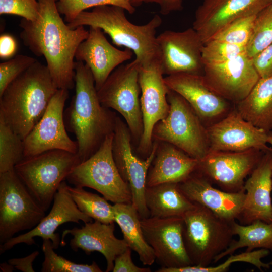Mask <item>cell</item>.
<instances>
[{
	"mask_svg": "<svg viewBox=\"0 0 272 272\" xmlns=\"http://www.w3.org/2000/svg\"><path fill=\"white\" fill-rule=\"evenodd\" d=\"M57 0H38L39 16L35 21L22 18L20 37L36 55L43 56L58 89L75 86V55L89 34L84 26L70 28L60 16Z\"/></svg>",
	"mask_w": 272,
	"mask_h": 272,
	"instance_id": "cell-1",
	"label": "cell"
},
{
	"mask_svg": "<svg viewBox=\"0 0 272 272\" xmlns=\"http://www.w3.org/2000/svg\"><path fill=\"white\" fill-rule=\"evenodd\" d=\"M74 70L75 94L64 112V120L66 128L76 137L81 163L114 132L117 116L101 103L89 67L77 61Z\"/></svg>",
	"mask_w": 272,
	"mask_h": 272,
	"instance_id": "cell-2",
	"label": "cell"
},
{
	"mask_svg": "<svg viewBox=\"0 0 272 272\" xmlns=\"http://www.w3.org/2000/svg\"><path fill=\"white\" fill-rule=\"evenodd\" d=\"M58 89L47 66L37 60L0 96V116L24 140L41 119Z\"/></svg>",
	"mask_w": 272,
	"mask_h": 272,
	"instance_id": "cell-3",
	"label": "cell"
},
{
	"mask_svg": "<svg viewBox=\"0 0 272 272\" xmlns=\"http://www.w3.org/2000/svg\"><path fill=\"white\" fill-rule=\"evenodd\" d=\"M125 12L115 6H97L90 11H82L67 24L72 29L85 26L100 28L114 45L132 51L141 65L159 58L156 32L162 22L160 16L155 15L146 24L138 25L128 20Z\"/></svg>",
	"mask_w": 272,
	"mask_h": 272,
	"instance_id": "cell-4",
	"label": "cell"
},
{
	"mask_svg": "<svg viewBox=\"0 0 272 272\" xmlns=\"http://www.w3.org/2000/svg\"><path fill=\"white\" fill-rule=\"evenodd\" d=\"M80 163L77 153L56 149L24 158L14 170L37 202L46 211L61 183Z\"/></svg>",
	"mask_w": 272,
	"mask_h": 272,
	"instance_id": "cell-5",
	"label": "cell"
},
{
	"mask_svg": "<svg viewBox=\"0 0 272 272\" xmlns=\"http://www.w3.org/2000/svg\"><path fill=\"white\" fill-rule=\"evenodd\" d=\"M182 217L184 244L192 265L209 266L233 240V222L220 218L203 206L195 204Z\"/></svg>",
	"mask_w": 272,
	"mask_h": 272,
	"instance_id": "cell-6",
	"label": "cell"
},
{
	"mask_svg": "<svg viewBox=\"0 0 272 272\" xmlns=\"http://www.w3.org/2000/svg\"><path fill=\"white\" fill-rule=\"evenodd\" d=\"M167 116L154 126L153 140L171 144L199 161L209 152V142L201 120L189 103L170 89Z\"/></svg>",
	"mask_w": 272,
	"mask_h": 272,
	"instance_id": "cell-7",
	"label": "cell"
},
{
	"mask_svg": "<svg viewBox=\"0 0 272 272\" xmlns=\"http://www.w3.org/2000/svg\"><path fill=\"white\" fill-rule=\"evenodd\" d=\"M113 135L114 132L107 136L97 151L77 166L66 179L75 186L96 190L114 203L131 204L130 188L121 177L114 160Z\"/></svg>",
	"mask_w": 272,
	"mask_h": 272,
	"instance_id": "cell-8",
	"label": "cell"
},
{
	"mask_svg": "<svg viewBox=\"0 0 272 272\" xmlns=\"http://www.w3.org/2000/svg\"><path fill=\"white\" fill-rule=\"evenodd\" d=\"M140 66L135 60L121 64L97 90L102 105L114 110L123 117L130 131L132 142L137 145L143 132L139 79Z\"/></svg>",
	"mask_w": 272,
	"mask_h": 272,
	"instance_id": "cell-9",
	"label": "cell"
},
{
	"mask_svg": "<svg viewBox=\"0 0 272 272\" xmlns=\"http://www.w3.org/2000/svg\"><path fill=\"white\" fill-rule=\"evenodd\" d=\"M15 172L0 173V245L24 230H31L45 216Z\"/></svg>",
	"mask_w": 272,
	"mask_h": 272,
	"instance_id": "cell-10",
	"label": "cell"
},
{
	"mask_svg": "<svg viewBox=\"0 0 272 272\" xmlns=\"http://www.w3.org/2000/svg\"><path fill=\"white\" fill-rule=\"evenodd\" d=\"M132 142L127 124L117 116L112 142L114 160L121 177L130 188L131 205L141 218H147L150 216L145 198L147 176L159 141H153L152 151L146 159L135 154Z\"/></svg>",
	"mask_w": 272,
	"mask_h": 272,
	"instance_id": "cell-11",
	"label": "cell"
},
{
	"mask_svg": "<svg viewBox=\"0 0 272 272\" xmlns=\"http://www.w3.org/2000/svg\"><path fill=\"white\" fill-rule=\"evenodd\" d=\"M164 75L159 58L148 64L141 65L140 68L143 132L137 152L143 159H146L152 151L154 126L167 116L169 110L167 95L170 89L165 82Z\"/></svg>",
	"mask_w": 272,
	"mask_h": 272,
	"instance_id": "cell-12",
	"label": "cell"
},
{
	"mask_svg": "<svg viewBox=\"0 0 272 272\" xmlns=\"http://www.w3.org/2000/svg\"><path fill=\"white\" fill-rule=\"evenodd\" d=\"M266 152L256 149L238 152H210L199 161L195 171L223 191L238 192L244 189L245 179L250 175Z\"/></svg>",
	"mask_w": 272,
	"mask_h": 272,
	"instance_id": "cell-13",
	"label": "cell"
},
{
	"mask_svg": "<svg viewBox=\"0 0 272 272\" xmlns=\"http://www.w3.org/2000/svg\"><path fill=\"white\" fill-rule=\"evenodd\" d=\"M68 97V89L57 90L41 119L23 140L24 158L56 149L77 153V142L67 134L64 120Z\"/></svg>",
	"mask_w": 272,
	"mask_h": 272,
	"instance_id": "cell-14",
	"label": "cell"
},
{
	"mask_svg": "<svg viewBox=\"0 0 272 272\" xmlns=\"http://www.w3.org/2000/svg\"><path fill=\"white\" fill-rule=\"evenodd\" d=\"M202 75L212 90L236 104L249 94L260 78L246 52L222 63L205 64Z\"/></svg>",
	"mask_w": 272,
	"mask_h": 272,
	"instance_id": "cell-15",
	"label": "cell"
},
{
	"mask_svg": "<svg viewBox=\"0 0 272 272\" xmlns=\"http://www.w3.org/2000/svg\"><path fill=\"white\" fill-rule=\"evenodd\" d=\"M144 235L161 267L192 265L184 246L182 217L141 218Z\"/></svg>",
	"mask_w": 272,
	"mask_h": 272,
	"instance_id": "cell-16",
	"label": "cell"
},
{
	"mask_svg": "<svg viewBox=\"0 0 272 272\" xmlns=\"http://www.w3.org/2000/svg\"><path fill=\"white\" fill-rule=\"evenodd\" d=\"M157 41L164 74H203V44L193 28L182 31L166 30L157 36Z\"/></svg>",
	"mask_w": 272,
	"mask_h": 272,
	"instance_id": "cell-17",
	"label": "cell"
},
{
	"mask_svg": "<svg viewBox=\"0 0 272 272\" xmlns=\"http://www.w3.org/2000/svg\"><path fill=\"white\" fill-rule=\"evenodd\" d=\"M209 152L243 151L256 149L272 151L267 145L268 132L233 111L207 128Z\"/></svg>",
	"mask_w": 272,
	"mask_h": 272,
	"instance_id": "cell-18",
	"label": "cell"
},
{
	"mask_svg": "<svg viewBox=\"0 0 272 272\" xmlns=\"http://www.w3.org/2000/svg\"><path fill=\"white\" fill-rule=\"evenodd\" d=\"M66 182L63 181L54 197L53 205L49 213L39 224L27 232L13 237L0 245V254L11 249L17 244L24 243L27 245L35 244L34 238L39 237L42 239L52 241L54 249L60 243L59 234L55 231L61 225L68 222L84 223L92 221V219L82 212L71 197Z\"/></svg>",
	"mask_w": 272,
	"mask_h": 272,
	"instance_id": "cell-19",
	"label": "cell"
},
{
	"mask_svg": "<svg viewBox=\"0 0 272 272\" xmlns=\"http://www.w3.org/2000/svg\"><path fill=\"white\" fill-rule=\"evenodd\" d=\"M272 0H203L197 8L192 28L203 44L239 18L257 15Z\"/></svg>",
	"mask_w": 272,
	"mask_h": 272,
	"instance_id": "cell-20",
	"label": "cell"
},
{
	"mask_svg": "<svg viewBox=\"0 0 272 272\" xmlns=\"http://www.w3.org/2000/svg\"><path fill=\"white\" fill-rule=\"evenodd\" d=\"M89 27L88 36L79 45L75 58L85 62L98 90L116 67L132 58L133 52L128 48H117L109 42L100 28Z\"/></svg>",
	"mask_w": 272,
	"mask_h": 272,
	"instance_id": "cell-21",
	"label": "cell"
},
{
	"mask_svg": "<svg viewBox=\"0 0 272 272\" xmlns=\"http://www.w3.org/2000/svg\"><path fill=\"white\" fill-rule=\"evenodd\" d=\"M178 185L183 194L193 203L206 208L226 221L233 222L238 220L245 197L244 189L229 192L216 188L196 171Z\"/></svg>",
	"mask_w": 272,
	"mask_h": 272,
	"instance_id": "cell-22",
	"label": "cell"
},
{
	"mask_svg": "<svg viewBox=\"0 0 272 272\" xmlns=\"http://www.w3.org/2000/svg\"><path fill=\"white\" fill-rule=\"evenodd\" d=\"M245 197L238 220L243 225L256 220L272 223V151L266 152L245 181Z\"/></svg>",
	"mask_w": 272,
	"mask_h": 272,
	"instance_id": "cell-23",
	"label": "cell"
},
{
	"mask_svg": "<svg viewBox=\"0 0 272 272\" xmlns=\"http://www.w3.org/2000/svg\"><path fill=\"white\" fill-rule=\"evenodd\" d=\"M168 87L182 96L201 120L214 119L228 110L227 100L212 90L202 74L178 73L164 77Z\"/></svg>",
	"mask_w": 272,
	"mask_h": 272,
	"instance_id": "cell-24",
	"label": "cell"
},
{
	"mask_svg": "<svg viewBox=\"0 0 272 272\" xmlns=\"http://www.w3.org/2000/svg\"><path fill=\"white\" fill-rule=\"evenodd\" d=\"M114 230V222L106 224L95 220L85 223L80 228L64 230L62 239L63 241L66 235L70 234L73 238L70 246L73 251L80 249L88 255L94 251L101 253L106 261V271H112L116 257L128 247L123 239L115 237Z\"/></svg>",
	"mask_w": 272,
	"mask_h": 272,
	"instance_id": "cell-25",
	"label": "cell"
},
{
	"mask_svg": "<svg viewBox=\"0 0 272 272\" xmlns=\"http://www.w3.org/2000/svg\"><path fill=\"white\" fill-rule=\"evenodd\" d=\"M198 163V160L176 146L159 142L148 170L147 186L164 183H180L196 170Z\"/></svg>",
	"mask_w": 272,
	"mask_h": 272,
	"instance_id": "cell-26",
	"label": "cell"
},
{
	"mask_svg": "<svg viewBox=\"0 0 272 272\" xmlns=\"http://www.w3.org/2000/svg\"><path fill=\"white\" fill-rule=\"evenodd\" d=\"M149 217H182L195 207L181 191L178 183H164L147 186L145 193Z\"/></svg>",
	"mask_w": 272,
	"mask_h": 272,
	"instance_id": "cell-27",
	"label": "cell"
},
{
	"mask_svg": "<svg viewBox=\"0 0 272 272\" xmlns=\"http://www.w3.org/2000/svg\"><path fill=\"white\" fill-rule=\"evenodd\" d=\"M113 206L115 222L120 228L128 246L138 254L144 265H152L156 257L144 235L138 211L131 203H116Z\"/></svg>",
	"mask_w": 272,
	"mask_h": 272,
	"instance_id": "cell-28",
	"label": "cell"
},
{
	"mask_svg": "<svg viewBox=\"0 0 272 272\" xmlns=\"http://www.w3.org/2000/svg\"><path fill=\"white\" fill-rule=\"evenodd\" d=\"M237 104L246 120L267 132L272 130V76L260 78L249 94Z\"/></svg>",
	"mask_w": 272,
	"mask_h": 272,
	"instance_id": "cell-29",
	"label": "cell"
},
{
	"mask_svg": "<svg viewBox=\"0 0 272 272\" xmlns=\"http://www.w3.org/2000/svg\"><path fill=\"white\" fill-rule=\"evenodd\" d=\"M232 230L234 235L238 236V240H233L228 248L215 258L213 263L244 247L247 248V252L257 248L272 250V223L256 220L249 224L243 225L234 221Z\"/></svg>",
	"mask_w": 272,
	"mask_h": 272,
	"instance_id": "cell-30",
	"label": "cell"
},
{
	"mask_svg": "<svg viewBox=\"0 0 272 272\" xmlns=\"http://www.w3.org/2000/svg\"><path fill=\"white\" fill-rule=\"evenodd\" d=\"M67 190L82 212L92 219L103 223L115 222L113 206L103 196L88 192L81 187L67 186Z\"/></svg>",
	"mask_w": 272,
	"mask_h": 272,
	"instance_id": "cell-31",
	"label": "cell"
},
{
	"mask_svg": "<svg viewBox=\"0 0 272 272\" xmlns=\"http://www.w3.org/2000/svg\"><path fill=\"white\" fill-rule=\"evenodd\" d=\"M24 158L23 140L0 116V173L14 169Z\"/></svg>",
	"mask_w": 272,
	"mask_h": 272,
	"instance_id": "cell-32",
	"label": "cell"
},
{
	"mask_svg": "<svg viewBox=\"0 0 272 272\" xmlns=\"http://www.w3.org/2000/svg\"><path fill=\"white\" fill-rule=\"evenodd\" d=\"M269 254V250L261 248L250 252L245 251L237 255L231 254L223 262L216 266H201L191 265L178 268L163 267V272H224L228 270L232 264L238 262H246L253 265L260 271L262 269H268L272 265V262L264 263L262 259Z\"/></svg>",
	"mask_w": 272,
	"mask_h": 272,
	"instance_id": "cell-33",
	"label": "cell"
},
{
	"mask_svg": "<svg viewBox=\"0 0 272 272\" xmlns=\"http://www.w3.org/2000/svg\"><path fill=\"white\" fill-rule=\"evenodd\" d=\"M271 43L272 3L256 15L246 53L252 58Z\"/></svg>",
	"mask_w": 272,
	"mask_h": 272,
	"instance_id": "cell-34",
	"label": "cell"
},
{
	"mask_svg": "<svg viewBox=\"0 0 272 272\" xmlns=\"http://www.w3.org/2000/svg\"><path fill=\"white\" fill-rule=\"evenodd\" d=\"M42 249L44 260L42 264V272H102L96 262L91 264H78L58 255L54 251L52 241L43 239Z\"/></svg>",
	"mask_w": 272,
	"mask_h": 272,
	"instance_id": "cell-35",
	"label": "cell"
},
{
	"mask_svg": "<svg viewBox=\"0 0 272 272\" xmlns=\"http://www.w3.org/2000/svg\"><path fill=\"white\" fill-rule=\"evenodd\" d=\"M56 5L59 12L64 16L67 23L73 21L82 11L99 6H118L130 14L135 11L130 0H57Z\"/></svg>",
	"mask_w": 272,
	"mask_h": 272,
	"instance_id": "cell-36",
	"label": "cell"
},
{
	"mask_svg": "<svg viewBox=\"0 0 272 272\" xmlns=\"http://www.w3.org/2000/svg\"><path fill=\"white\" fill-rule=\"evenodd\" d=\"M257 15L247 16L234 20L221 29L211 39L246 47L251 38Z\"/></svg>",
	"mask_w": 272,
	"mask_h": 272,
	"instance_id": "cell-37",
	"label": "cell"
},
{
	"mask_svg": "<svg viewBox=\"0 0 272 272\" xmlns=\"http://www.w3.org/2000/svg\"><path fill=\"white\" fill-rule=\"evenodd\" d=\"M246 47L211 39L203 44L201 51L203 64L222 63L245 52Z\"/></svg>",
	"mask_w": 272,
	"mask_h": 272,
	"instance_id": "cell-38",
	"label": "cell"
},
{
	"mask_svg": "<svg viewBox=\"0 0 272 272\" xmlns=\"http://www.w3.org/2000/svg\"><path fill=\"white\" fill-rule=\"evenodd\" d=\"M36 61L32 57L17 55L12 59L1 63L0 96L11 83Z\"/></svg>",
	"mask_w": 272,
	"mask_h": 272,
	"instance_id": "cell-39",
	"label": "cell"
},
{
	"mask_svg": "<svg viewBox=\"0 0 272 272\" xmlns=\"http://www.w3.org/2000/svg\"><path fill=\"white\" fill-rule=\"evenodd\" d=\"M0 14L17 15L30 21L39 16L38 0H0Z\"/></svg>",
	"mask_w": 272,
	"mask_h": 272,
	"instance_id": "cell-40",
	"label": "cell"
},
{
	"mask_svg": "<svg viewBox=\"0 0 272 272\" xmlns=\"http://www.w3.org/2000/svg\"><path fill=\"white\" fill-rule=\"evenodd\" d=\"M260 78L272 76V43L252 58Z\"/></svg>",
	"mask_w": 272,
	"mask_h": 272,
	"instance_id": "cell-41",
	"label": "cell"
},
{
	"mask_svg": "<svg viewBox=\"0 0 272 272\" xmlns=\"http://www.w3.org/2000/svg\"><path fill=\"white\" fill-rule=\"evenodd\" d=\"M132 250L128 247L124 252L118 255L114 262L113 272H151L149 267H140L133 262Z\"/></svg>",
	"mask_w": 272,
	"mask_h": 272,
	"instance_id": "cell-42",
	"label": "cell"
},
{
	"mask_svg": "<svg viewBox=\"0 0 272 272\" xmlns=\"http://www.w3.org/2000/svg\"><path fill=\"white\" fill-rule=\"evenodd\" d=\"M184 0H130L134 7L144 3H156L160 7V12L162 15H167L171 13L181 11L183 8Z\"/></svg>",
	"mask_w": 272,
	"mask_h": 272,
	"instance_id": "cell-43",
	"label": "cell"
},
{
	"mask_svg": "<svg viewBox=\"0 0 272 272\" xmlns=\"http://www.w3.org/2000/svg\"><path fill=\"white\" fill-rule=\"evenodd\" d=\"M39 254L38 251H35L28 256L23 258H15L8 260V262L17 270L22 272H34L33 262Z\"/></svg>",
	"mask_w": 272,
	"mask_h": 272,
	"instance_id": "cell-44",
	"label": "cell"
},
{
	"mask_svg": "<svg viewBox=\"0 0 272 272\" xmlns=\"http://www.w3.org/2000/svg\"><path fill=\"white\" fill-rule=\"evenodd\" d=\"M17 45L14 38L9 34H3L0 37V57L8 58L15 53Z\"/></svg>",
	"mask_w": 272,
	"mask_h": 272,
	"instance_id": "cell-45",
	"label": "cell"
},
{
	"mask_svg": "<svg viewBox=\"0 0 272 272\" xmlns=\"http://www.w3.org/2000/svg\"><path fill=\"white\" fill-rule=\"evenodd\" d=\"M0 268H1V271H4V272L12 271L14 268H15L14 266H13L8 262V263H1Z\"/></svg>",
	"mask_w": 272,
	"mask_h": 272,
	"instance_id": "cell-46",
	"label": "cell"
},
{
	"mask_svg": "<svg viewBox=\"0 0 272 272\" xmlns=\"http://www.w3.org/2000/svg\"><path fill=\"white\" fill-rule=\"evenodd\" d=\"M267 142H268V144H269L272 146V132L271 131H270L268 133Z\"/></svg>",
	"mask_w": 272,
	"mask_h": 272,
	"instance_id": "cell-47",
	"label": "cell"
},
{
	"mask_svg": "<svg viewBox=\"0 0 272 272\" xmlns=\"http://www.w3.org/2000/svg\"><path fill=\"white\" fill-rule=\"evenodd\" d=\"M271 131L272 132V130H271Z\"/></svg>",
	"mask_w": 272,
	"mask_h": 272,
	"instance_id": "cell-48",
	"label": "cell"
}]
</instances>
